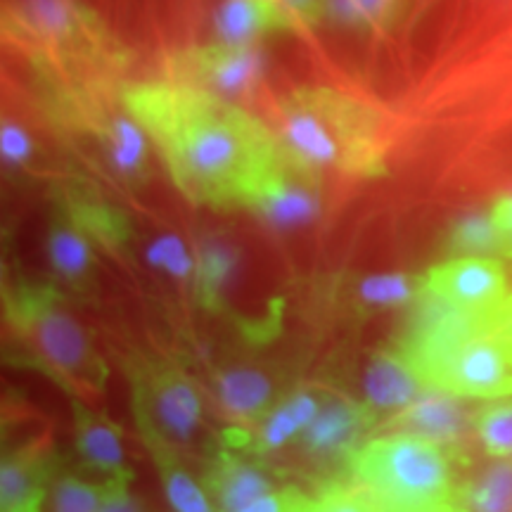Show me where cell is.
<instances>
[{"instance_id": "14", "label": "cell", "mask_w": 512, "mask_h": 512, "mask_svg": "<svg viewBox=\"0 0 512 512\" xmlns=\"http://www.w3.org/2000/svg\"><path fill=\"white\" fill-rule=\"evenodd\" d=\"M425 389L418 373L399 351L377 354L370 361L366 373V403L375 415L394 418L396 413L406 411Z\"/></svg>"}, {"instance_id": "1", "label": "cell", "mask_w": 512, "mask_h": 512, "mask_svg": "<svg viewBox=\"0 0 512 512\" xmlns=\"http://www.w3.org/2000/svg\"><path fill=\"white\" fill-rule=\"evenodd\" d=\"M121 105L181 195L200 207H247L280 159L275 131L221 95L169 79L140 81L121 88Z\"/></svg>"}, {"instance_id": "37", "label": "cell", "mask_w": 512, "mask_h": 512, "mask_svg": "<svg viewBox=\"0 0 512 512\" xmlns=\"http://www.w3.org/2000/svg\"><path fill=\"white\" fill-rule=\"evenodd\" d=\"M498 323H501L503 335L508 337V342L512 347V290L508 292V297H505L501 311H498Z\"/></svg>"}, {"instance_id": "31", "label": "cell", "mask_w": 512, "mask_h": 512, "mask_svg": "<svg viewBox=\"0 0 512 512\" xmlns=\"http://www.w3.org/2000/svg\"><path fill=\"white\" fill-rule=\"evenodd\" d=\"M147 259L157 268H162V271L174 275V278L185 280L192 275L190 252L176 235H162V238L152 242L150 249H147Z\"/></svg>"}, {"instance_id": "25", "label": "cell", "mask_w": 512, "mask_h": 512, "mask_svg": "<svg viewBox=\"0 0 512 512\" xmlns=\"http://www.w3.org/2000/svg\"><path fill=\"white\" fill-rule=\"evenodd\" d=\"M448 247L458 256H496L501 254L491 211H472L456 221L448 238Z\"/></svg>"}, {"instance_id": "19", "label": "cell", "mask_w": 512, "mask_h": 512, "mask_svg": "<svg viewBox=\"0 0 512 512\" xmlns=\"http://www.w3.org/2000/svg\"><path fill=\"white\" fill-rule=\"evenodd\" d=\"M50 264L60 278L69 285H86L93 273V254H91V235L76 223L67 211L60 209L50 226L48 238Z\"/></svg>"}, {"instance_id": "5", "label": "cell", "mask_w": 512, "mask_h": 512, "mask_svg": "<svg viewBox=\"0 0 512 512\" xmlns=\"http://www.w3.org/2000/svg\"><path fill=\"white\" fill-rule=\"evenodd\" d=\"M354 475L387 512H430L458 501L448 448L413 432L370 439L354 453Z\"/></svg>"}, {"instance_id": "17", "label": "cell", "mask_w": 512, "mask_h": 512, "mask_svg": "<svg viewBox=\"0 0 512 512\" xmlns=\"http://www.w3.org/2000/svg\"><path fill=\"white\" fill-rule=\"evenodd\" d=\"M375 420L377 415L368 403H328V406H320L316 420L302 434V441L316 456H335V453L349 451L361 432Z\"/></svg>"}, {"instance_id": "11", "label": "cell", "mask_w": 512, "mask_h": 512, "mask_svg": "<svg viewBox=\"0 0 512 512\" xmlns=\"http://www.w3.org/2000/svg\"><path fill=\"white\" fill-rule=\"evenodd\" d=\"M304 31L278 0H221L214 15V41L233 46H261L280 34Z\"/></svg>"}, {"instance_id": "28", "label": "cell", "mask_w": 512, "mask_h": 512, "mask_svg": "<svg viewBox=\"0 0 512 512\" xmlns=\"http://www.w3.org/2000/svg\"><path fill=\"white\" fill-rule=\"evenodd\" d=\"M361 299L370 306H401L425 294V278H413L406 273L370 275L358 287Z\"/></svg>"}, {"instance_id": "29", "label": "cell", "mask_w": 512, "mask_h": 512, "mask_svg": "<svg viewBox=\"0 0 512 512\" xmlns=\"http://www.w3.org/2000/svg\"><path fill=\"white\" fill-rule=\"evenodd\" d=\"M302 512H387L382 508V503L370 494L366 486H358V489H337L325 491L323 496L309 498L306 496Z\"/></svg>"}, {"instance_id": "21", "label": "cell", "mask_w": 512, "mask_h": 512, "mask_svg": "<svg viewBox=\"0 0 512 512\" xmlns=\"http://www.w3.org/2000/svg\"><path fill=\"white\" fill-rule=\"evenodd\" d=\"M219 399L235 420L264 418L271 411L273 384L259 370L235 368L219 377Z\"/></svg>"}, {"instance_id": "2", "label": "cell", "mask_w": 512, "mask_h": 512, "mask_svg": "<svg viewBox=\"0 0 512 512\" xmlns=\"http://www.w3.org/2000/svg\"><path fill=\"white\" fill-rule=\"evenodd\" d=\"M432 299V297H430ZM399 354L411 363L422 384L460 399L494 401L512 394V347L498 313L456 311L432 299Z\"/></svg>"}, {"instance_id": "18", "label": "cell", "mask_w": 512, "mask_h": 512, "mask_svg": "<svg viewBox=\"0 0 512 512\" xmlns=\"http://www.w3.org/2000/svg\"><path fill=\"white\" fill-rule=\"evenodd\" d=\"M204 489L219 512H238L247 503L275 489L271 477L264 470L233 456H219L211 463L204 477Z\"/></svg>"}, {"instance_id": "3", "label": "cell", "mask_w": 512, "mask_h": 512, "mask_svg": "<svg viewBox=\"0 0 512 512\" xmlns=\"http://www.w3.org/2000/svg\"><path fill=\"white\" fill-rule=\"evenodd\" d=\"M275 138L313 171L373 178L387 171L380 117L361 100L325 86H304L278 105Z\"/></svg>"}, {"instance_id": "27", "label": "cell", "mask_w": 512, "mask_h": 512, "mask_svg": "<svg viewBox=\"0 0 512 512\" xmlns=\"http://www.w3.org/2000/svg\"><path fill=\"white\" fill-rule=\"evenodd\" d=\"M110 482L91 484L79 477L64 475L50 484L46 512H100Z\"/></svg>"}, {"instance_id": "33", "label": "cell", "mask_w": 512, "mask_h": 512, "mask_svg": "<svg viewBox=\"0 0 512 512\" xmlns=\"http://www.w3.org/2000/svg\"><path fill=\"white\" fill-rule=\"evenodd\" d=\"M304 501L306 496L299 494L297 489H273L256 501L247 503L238 512H299Z\"/></svg>"}, {"instance_id": "39", "label": "cell", "mask_w": 512, "mask_h": 512, "mask_svg": "<svg viewBox=\"0 0 512 512\" xmlns=\"http://www.w3.org/2000/svg\"><path fill=\"white\" fill-rule=\"evenodd\" d=\"M302 508H304V505H302ZM299 512H302V510H299Z\"/></svg>"}, {"instance_id": "9", "label": "cell", "mask_w": 512, "mask_h": 512, "mask_svg": "<svg viewBox=\"0 0 512 512\" xmlns=\"http://www.w3.org/2000/svg\"><path fill=\"white\" fill-rule=\"evenodd\" d=\"M320 176V171L297 162L280 147V159L254 192L247 209L275 228L302 226L320 209Z\"/></svg>"}, {"instance_id": "7", "label": "cell", "mask_w": 512, "mask_h": 512, "mask_svg": "<svg viewBox=\"0 0 512 512\" xmlns=\"http://www.w3.org/2000/svg\"><path fill=\"white\" fill-rule=\"evenodd\" d=\"M264 67L261 46H233L211 38L202 46L176 50L166 57L164 79L235 100L259 86Z\"/></svg>"}, {"instance_id": "22", "label": "cell", "mask_w": 512, "mask_h": 512, "mask_svg": "<svg viewBox=\"0 0 512 512\" xmlns=\"http://www.w3.org/2000/svg\"><path fill=\"white\" fill-rule=\"evenodd\" d=\"M458 501L470 512H512V458H496L475 479L458 486Z\"/></svg>"}, {"instance_id": "26", "label": "cell", "mask_w": 512, "mask_h": 512, "mask_svg": "<svg viewBox=\"0 0 512 512\" xmlns=\"http://www.w3.org/2000/svg\"><path fill=\"white\" fill-rule=\"evenodd\" d=\"M475 432L489 458H512V394L494 399L475 413Z\"/></svg>"}, {"instance_id": "23", "label": "cell", "mask_w": 512, "mask_h": 512, "mask_svg": "<svg viewBox=\"0 0 512 512\" xmlns=\"http://www.w3.org/2000/svg\"><path fill=\"white\" fill-rule=\"evenodd\" d=\"M401 0H325L320 24L354 31H380L389 27Z\"/></svg>"}, {"instance_id": "32", "label": "cell", "mask_w": 512, "mask_h": 512, "mask_svg": "<svg viewBox=\"0 0 512 512\" xmlns=\"http://www.w3.org/2000/svg\"><path fill=\"white\" fill-rule=\"evenodd\" d=\"M0 155L8 166H27L34 157V143L31 136L22 126L12 124V121H3L0 128Z\"/></svg>"}, {"instance_id": "20", "label": "cell", "mask_w": 512, "mask_h": 512, "mask_svg": "<svg viewBox=\"0 0 512 512\" xmlns=\"http://www.w3.org/2000/svg\"><path fill=\"white\" fill-rule=\"evenodd\" d=\"M320 411V403L313 394L299 392L290 399L280 403L278 408L268 411L261 422L259 434H256L254 451L256 453H271L290 444L294 437H302L309 430V425L316 420Z\"/></svg>"}, {"instance_id": "35", "label": "cell", "mask_w": 512, "mask_h": 512, "mask_svg": "<svg viewBox=\"0 0 512 512\" xmlns=\"http://www.w3.org/2000/svg\"><path fill=\"white\" fill-rule=\"evenodd\" d=\"M107 482H110V491H107L100 512H143V505L128 489L131 482H121V479H107Z\"/></svg>"}, {"instance_id": "30", "label": "cell", "mask_w": 512, "mask_h": 512, "mask_svg": "<svg viewBox=\"0 0 512 512\" xmlns=\"http://www.w3.org/2000/svg\"><path fill=\"white\" fill-rule=\"evenodd\" d=\"M235 266V256L228 252V249L221 247H209L207 252L202 254L200 264H197V285H200L202 297L207 299L209 304L216 302L221 287L226 285L230 271Z\"/></svg>"}, {"instance_id": "12", "label": "cell", "mask_w": 512, "mask_h": 512, "mask_svg": "<svg viewBox=\"0 0 512 512\" xmlns=\"http://www.w3.org/2000/svg\"><path fill=\"white\" fill-rule=\"evenodd\" d=\"M475 413L467 411L460 396L427 387L406 411L389 418V427L420 434L448 448L458 444L467 427H475Z\"/></svg>"}, {"instance_id": "10", "label": "cell", "mask_w": 512, "mask_h": 512, "mask_svg": "<svg viewBox=\"0 0 512 512\" xmlns=\"http://www.w3.org/2000/svg\"><path fill=\"white\" fill-rule=\"evenodd\" d=\"M136 413L150 422L169 441L192 437L202 420V401L197 389L181 370L162 368L138 384Z\"/></svg>"}, {"instance_id": "24", "label": "cell", "mask_w": 512, "mask_h": 512, "mask_svg": "<svg viewBox=\"0 0 512 512\" xmlns=\"http://www.w3.org/2000/svg\"><path fill=\"white\" fill-rule=\"evenodd\" d=\"M62 209L67 211L91 238L110 242V245L126 238L124 216H121L119 211L107 207V204L88 200L86 195H69L67 200H64Z\"/></svg>"}, {"instance_id": "34", "label": "cell", "mask_w": 512, "mask_h": 512, "mask_svg": "<svg viewBox=\"0 0 512 512\" xmlns=\"http://www.w3.org/2000/svg\"><path fill=\"white\" fill-rule=\"evenodd\" d=\"M489 211L491 219H494L498 240H501V256L512 259V192L498 197Z\"/></svg>"}, {"instance_id": "13", "label": "cell", "mask_w": 512, "mask_h": 512, "mask_svg": "<svg viewBox=\"0 0 512 512\" xmlns=\"http://www.w3.org/2000/svg\"><path fill=\"white\" fill-rule=\"evenodd\" d=\"M53 465L43 448L5 456L0 463V512H46Z\"/></svg>"}, {"instance_id": "38", "label": "cell", "mask_w": 512, "mask_h": 512, "mask_svg": "<svg viewBox=\"0 0 512 512\" xmlns=\"http://www.w3.org/2000/svg\"><path fill=\"white\" fill-rule=\"evenodd\" d=\"M430 512H470V510H467L465 505L460 503V501H448V503L439 505V508H434V510H430Z\"/></svg>"}, {"instance_id": "6", "label": "cell", "mask_w": 512, "mask_h": 512, "mask_svg": "<svg viewBox=\"0 0 512 512\" xmlns=\"http://www.w3.org/2000/svg\"><path fill=\"white\" fill-rule=\"evenodd\" d=\"M8 313L12 325L27 344L64 380L79 382L86 389H100L105 380L91 339L76 318L64 309L60 297L46 287L27 285L12 290Z\"/></svg>"}, {"instance_id": "8", "label": "cell", "mask_w": 512, "mask_h": 512, "mask_svg": "<svg viewBox=\"0 0 512 512\" xmlns=\"http://www.w3.org/2000/svg\"><path fill=\"white\" fill-rule=\"evenodd\" d=\"M508 292L503 266L491 256H456L425 275V297L479 316L501 311Z\"/></svg>"}, {"instance_id": "4", "label": "cell", "mask_w": 512, "mask_h": 512, "mask_svg": "<svg viewBox=\"0 0 512 512\" xmlns=\"http://www.w3.org/2000/svg\"><path fill=\"white\" fill-rule=\"evenodd\" d=\"M3 31L38 72L48 74L107 69L126 55L119 38L79 0H10Z\"/></svg>"}, {"instance_id": "36", "label": "cell", "mask_w": 512, "mask_h": 512, "mask_svg": "<svg viewBox=\"0 0 512 512\" xmlns=\"http://www.w3.org/2000/svg\"><path fill=\"white\" fill-rule=\"evenodd\" d=\"M283 8L294 15L302 29H311L320 24V15H323L325 0H278Z\"/></svg>"}, {"instance_id": "15", "label": "cell", "mask_w": 512, "mask_h": 512, "mask_svg": "<svg viewBox=\"0 0 512 512\" xmlns=\"http://www.w3.org/2000/svg\"><path fill=\"white\" fill-rule=\"evenodd\" d=\"M138 427L152 458H155L166 501H169L174 512H219L216 503L211 501L209 491L202 484H197L195 477L178 463L176 453L169 446V439H164L143 415H138Z\"/></svg>"}, {"instance_id": "16", "label": "cell", "mask_w": 512, "mask_h": 512, "mask_svg": "<svg viewBox=\"0 0 512 512\" xmlns=\"http://www.w3.org/2000/svg\"><path fill=\"white\" fill-rule=\"evenodd\" d=\"M72 411L76 420V448H79L83 463L107 479L131 482L133 472L126 465L117 427L88 411L79 399L72 401Z\"/></svg>"}]
</instances>
